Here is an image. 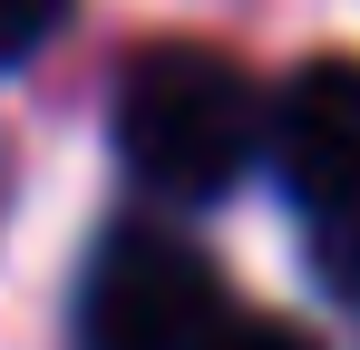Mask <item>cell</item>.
Masks as SVG:
<instances>
[{"label":"cell","mask_w":360,"mask_h":350,"mask_svg":"<svg viewBox=\"0 0 360 350\" xmlns=\"http://www.w3.org/2000/svg\"><path fill=\"white\" fill-rule=\"evenodd\" d=\"M263 166L283 175L302 214L360 195V58H302L263 117Z\"/></svg>","instance_id":"3957f363"},{"label":"cell","mask_w":360,"mask_h":350,"mask_svg":"<svg viewBox=\"0 0 360 350\" xmlns=\"http://www.w3.org/2000/svg\"><path fill=\"white\" fill-rule=\"evenodd\" d=\"M68 0H0V68H20V58H39L59 39Z\"/></svg>","instance_id":"5b68a950"},{"label":"cell","mask_w":360,"mask_h":350,"mask_svg":"<svg viewBox=\"0 0 360 350\" xmlns=\"http://www.w3.org/2000/svg\"><path fill=\"white\" fill-rule=\"evenodd\" d=\"M263 117L273 98L243 78L224 49L195 39H156L117 68V156L146 195L166 205H214L263 166Z\"/></svg>","instance_id":"6da1fadb"},{"label":"cell","mask_w":360,"mask_h":350,"mask_svg":"<svg viewBox=\"0 0 360 350\" xmlns=\"http://www.w3.org/2000/svg\"><path fill=\"white\" fill-rule=\"evenodd\" d=\"M78 350H214L224 341V283L214 263L166 224H108L78 273Z\"/></svg>","instance_id":"7a4b0ae2"},{"label":"cell","mask_w":360,"mask_h":350,"mask_svg":"<svg viewBox=\"0 0 360 350\" xmlns=\"http://www.w3.org/2000/svg\"><path fill=\"white\" fill-rule=\"evenodd\" d=\"M311 283L360 311V195H341V205L311 214Z\"/></svg>","instance_id":"277c9868"},{"label":"cell","mask_w":360,"mask_h":350,"mask_svg":"<svg viewBox=\"0 0 360 350\" xmlns=\"http://www.w3.org/2000/svg\"><path fill=\"white\" fill-rule=\"evenodd\" d=\"M214 350H311L302 331H283V321H224V341Z\"/></svg>","instance_id":"8992f818"}]
</instances>
